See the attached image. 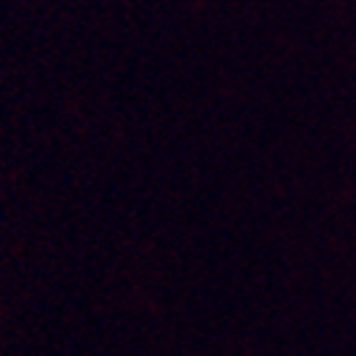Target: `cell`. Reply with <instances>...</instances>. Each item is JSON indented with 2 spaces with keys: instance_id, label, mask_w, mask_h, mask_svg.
<instances>
[]
</instances>
